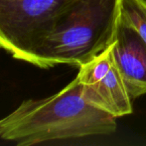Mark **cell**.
<instances>
[{"mask_svg": "<svg viewBox=\"0 0 146 146\" xmlns=\"http://www.w3.org/2000/svg\"><path fill=\"white\" fill-rule=\"evenodd\" d=\"M77 77L92 105L115 118L132 113L133 101L114 60L111 45L80 66Z\"/></svg>", "mask_w": 146, "mask_h": 146, "instance_id": "4", "label": "cell"}, {"mask_svg": "<svg viewBox=\"0 0 146 146\" xmlns=\"http://www.w3.org/2000/svg\"><path fill=\"white\" fill-rule=\"evenodd\" d=\"M116 130V118L92 105L76 76L58 93L27 99L0 119V138L17 145L108 135Z\"/></svg>", "mask_w": 146, "mask_h": 146, "instance_id": "1", "label": "cell"}, {"mask_svg": "<svg viewBox=\"0 0 146 146\" xmlns=\"http://www.w3.org/2000/svg\"><path fill=\"white\" fill-rule=\"evenodd\" d=\"M119 21L134 29L146 43V4L141 0H119Z\"/></svg>", "mask_w": 146, "mask_h": 146, "instance_id": "6", "label": "cell"}, {"mask_svg": "<svg viewBox=\"0 0 146 146\" xmlns=\"http://www.w3.org/2000/svg\"><path fill=\"white\" fill-rule=\"evenodd\" d=\"M141 1H142L143 3H145V4H146V0H141Z\"/></svg>", "mask_w": 146, "mask_h": 146, "instance_id": "7", "label": "cell"}, {"mask_svg": "<svg viewBox=\"0 0 146 146\" xmlns=\"http://www.w3.org/2000/svg\"><path fill=\"white\" fill-rule=\"evenodd\" d=\"M119 23V0H80L42 38L36 67H80L113 43Z\"/></svg>", "mask_w": 146, "mask_h": 146, "instance_id": "2", "label": "cell"}, {"mask_svg": "<svg viewBox=\"0 0 146 146\" xmlns=\"http://www.w3.org/2000/svg\"><path fill=\"white\" fill-rule=\"evenodd\" d=\"M112 53L131 100L146 94V43L120 21L111 44Z\"/></svg>", "mask_w": 146, "mask_h": 146, "instance_id": "5", "label": "cell"}, {"mask_svg": "<svg viewBox=\"0 0 146 146\" xmlns=\"http://www.w3.org/2000/svg\"><path fill=\"white\" fill-rule=\"evenodd\" d=\"M80 0H0V48L36 65L42 38Z\"/></svg>", "mask_w": 146, "mask_h": 146, "instance_id": "3", "label": "cell"}]
</instances>
